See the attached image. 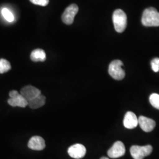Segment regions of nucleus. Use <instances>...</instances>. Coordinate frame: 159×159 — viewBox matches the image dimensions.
Instances as JSON below:
<instances>
[{
    "label": "nucleus",
    "mask_w": 159,
    "mask_h": 159,
    "mask_svg": "<svg viewBox=\"0 0 159 159\" xmlns=\"http://www.w3.org/2000/svg\"><path fill=\"white\" fill-rule=\"evenodd\" d=\"M123 63L119 60H114L110 64L108 73L114 79L121 80L125 77V71L123 68Z\"/></svg>",
    "instance_id": "nucleus-3"
},
{
    "label": "nucleus",
    "mask_w": 159,
    "mask_h": 159,
    "mask_svg": "<svg viewBox=\"0 0 159 159\" xmlns=\"http://www.w3.org/2000/svg\"><path fill=\"white\" fill-rule=\"evenodd\" d=\"M28 147L33 150H43L46 148L45 140L41 137L38 136L32 137L28 143Z\"/></svg>",
    "instance_id": "nucleus-9"
},
{
    "label": "nucleus",
    "mask_w": 159,
    "mask_h": 159,
    "mask_svg": "<svg viewBox=\"0 0 159 159\" xmlns=\"http://www.w3.org/2000/svg\"><path fill=\"white\" fill-rule=\"evenodd\" d=\"M152 68L153 71L157 73L159 71V58H154L151 61Z\"/></svg>",
    "instance_id": "nucleus-18"
},
{
    "label": "nucleus",
    "mask_w": 159,
    "mask_h": 159,
    "mask_svg": "<svg viewBox=\"0 0 159 159\" xmlns=\"http://www.w3.org/2000/svg\"><path fill=\"white\" fill-rule=\"evenodd\" d=\"M153 147L151 145L139 146L137 145L132 146L130 152L132 157L134 159H143L152 153Z\"/></svg>",
    "instance_id": "nucleus-4"
},
{
    "label": "nucleus",
    "mask_w": 159,
    "mask_h": 159,
    "mask_svg": "<svg viewBox=\"0 0 159 159\" xmlns=\"http://www.w3.org/2000/svg\"><path fill=\"white\" fill-rule=\"evenodd\" d=\"M125 153V148L123 143L117 141L114 143L112 147L107 152L108 157L112 159H116L122 157Z\"/></svg>",
    "instance_id": "nucleus-6"
},
{
    "label": "nucleus",
    "mask_w": 159,
    "mask_h": 159,
    "mask_svg": "<svg viewBox=\"0 0 159 159\" xmlns=\"http://www.w3.org/2000/svg\"><path fill=\"white\" fill-rule=\"evenodd\" d=\"M2 14L3 16V17H4V18L8 22H12L14 20V17L12 14L11 12L10 11L8 8H4L2 10Z\"/></svg>",
    "instance_id": "nucleus-17"
},
{
    "label": "nucleus",
    "mask_w": 159,
    "mask_h": 159,
    "mask_svg": "<svg viewBox=\"0 0 159 159\" xmlns=\"http://www.w3.org/2000/svg\"><path fill=\"white\" fill-rule=\"evenodd\" d=\"M149 101L153 107L159 110V94L156 93L151 94L149 97Z\"/></svg>",
    "instance_id": "nucleus-16"
},
{
    "label": "nucleus",
    "mask_w": 159,
    "mask_h": 159,
    "mask_svg": "<svg viewBox=\"0 0 159 159\" xmlns=\"http://www.w3.org/2000/svg\"><path fill=\"white\" fill-rule=\"evenodd\" d=\"M33 4L38 6L45 7L49 3V0H30Z\"/></svg>",
    "instance_id": "nucleus-19"
},
{
    "label": "nucleus",
    "mask_w": 159,
    "mask_h": 159,
    "mask_svg": "<svg viewBox=\"0 0 159 159\" xmlns=\"http://www.w3.org/2000/svg\"><path fill=\"white\" fill-rule=\"evenodd\" d=\"M31 60L34 62H43L46 60V54L43 49H35L30 55Z\"/></svg>",
    "instance_id": "nucleus-14"
},
{
    "label": "nucleus",
    "mask_w": 159,
    "mask_h": 159,
    "mask_svg": "<svg viewBox=\"0 0 159 159\" xmlns=\"http://www.w3.org/2000/svg\"><path fill=\"white\" fill-rule=\"evenodd\" d=\"M123 125L125 128L128 129L136 128L139 125L138 119L136 114L131 111L127 112L123 120Z\"/></svg>",
    "instance_id": "nucleus-11"
},
{
    "label": "nucleus",
    "mask_w": 159,
    "mask_h": 159,
    "mask_svg": "<svg viewBox=\"0 0 159 159\" xmlns=\"http://www.w3.org/2000/svg\"><path fill=\"white\" fill-rule=\"evenodd\" d=\"M19 94H20V93H19L18 91H16V90H12V91L10 92L9 96L10 97V98H12V97L17 96Z\"/></svg>",
    "instance_id": "nucleus-20"
},
{
    "label": "nucleus",
    "mask_w": 159,
    "mask_h": 159,
    "mask_svg": "<svg viewBox=\"0 0 159 159\" xmlns=\"http://www.w3.org/2000/svg\"><path fill=\"white\" fill-rule=\"evenodd\" d=\"M46 103V97L43 95L40 94L33 99L28 102V106L31 108L37 109L41 107Z\"/></svg>",
    "instance_id": "nucleus-13"
},
{
    "label": "nucleus",
    "mask_w": 159,
    "mask_h": 159,
    "mask_svg": "<svg viewBox=\"0 0 159 159\" xmlns=\"http://www.w3.org/2000/svg\"><path fill=\"white\" fill-rule=\"evenodd\" d=\"M79 11V7L75 4L68 6L62 15V20L67 25H71L74 21V17Z\"/></svg>",
    "instance_id": "nucleus-5"
},
{
    "label": "nucleus",
    "mask_w": 159,
    "mask_h": 159,
    "mask_svg": "<svg viewBox=\"0 0 159 159\" xmlns=\"http://www.w3.org/2000/svg\"><path fill=\"white\" fill-rule=\"evenodd\" d=\"M138 123L140 128L145 132H150L156 126L155 121L152 119L141 116L138 119Z\"/></svg>",
    "instance_id": "nucleus-10"
},
{
    "label": "nucleus",
    "mask_w": 159,
    "mask_h": 159,
    "mask_svg": "<svg viewBox=\"0 0 159 159\" xmlns=\"http://www.w3.org/2000/svg\"><path fill=\"white\" fill-rule=\"evenodd\" d=\"M113 21L116 31L117 33H123L127 27V16L122 10H115L113 14Z\"/></svg>",
    "instance_id": "nucleus-2"
},
{
    "label": "nucleus",
    "mask_w": 159,
    "mask_h": 159,
    "mask_svg": "<svg viewBox=\"0 0 159 159\" xmlns=\"http://www.w3.org/2000/svg\"><path fill=\"white\" fill-rule=\"evenodd\" d=\"M28 102L39 96L41 94V91L37 88L32 85H27L21 90L20 93Z\"/></svg>",
    "instance_id": "nucleus-8"
},
{
    "label": "nucleus",
    "mask_w": 159,
    "mask_h": 159,
    "mask_svg": "<svg viewBox=\"0 0 159 159\" xmlns=\"http://www.w3.org/2000/svg\"><path fill=\"white\" fill-rule=\"evenodd\" d=\"M68 155L73 159H81L85 156L86 148L83 144H75L68 148Z\"/></svg>",
    "instance_id": "nucleus-7"
},
{
    "label": "nucleus",
    "mask_w": 159,
    "mask_h": 159,
    "mask_svg": "<svg viewBox=\"0 0 159 159\" xmlns=\"http://www.w3.org/2000/svg\"><path fill=\"white\" fill-rule=\"evenodd\" d=\"M11 68V66L10 62L6 59H0V74H3L8 72Z\"/></svg>",
    "instance_id": "nucleus-15"
},
{
    "label": "nucleus",
    "mask_w": 159,
    "mask_h": 159,
    "mask_svg": "<svg viewBox=\"0 0 159 159\" xmlns=\"http://www.w3.org/2000/svg\"><path fill=\"white\" fill-rule=\"evenodd\" d=\"M142 23L146 27H158L159 26V12L153 7L148 8L143 12Z\"/></svg>",
    "instance_id": "nucleus-1"
},
{
    "label": "nucleus",
    "mask_w": 159,
    "mask_h": 159,
    "mask_svg": "<svg viewBox=\"0 0 159 159\" xmlns=\"http://www.w3.org/2000/svg\"><path fill=\"white\" fill-rule=\"evenodd\" d=\"M8 103L12 107H20L24 108L28 106V101L21 94H19L17 96L10 98L8 100Z\"/></svg>",
    "instance_id": "nucleus-12"
},
{
    "label": "nucleus",
    "mask_w": 159,
    "mask_h": 159,
    "mask_svg": "<svg viewBox=\"0 0 159 159\" xmlns=\"http://www.w3.org/2000/svg\"><path fill=\"white\" fill-rule=\"evenodd\" d=\"M109 159L108 158H107V157H102L101 159Z\"/></svg>",
    "instance_id": "nucleus-21"
}]
</instances>
